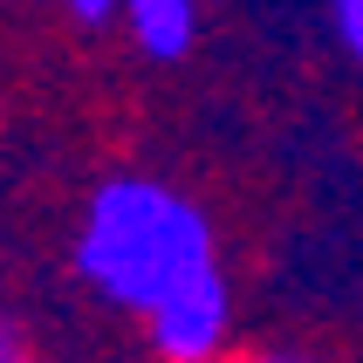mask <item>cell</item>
<instances>
[{
	"mask_svg": "<svg viewBox=\"0 0 363 363\" xmlns=\"http://www.w3.org/2000/svg\"><path fill=\"white\" fill-rule=\"evenodd\" d=\"M0 363H21V343L7 336V329H0Z\"/></svg>",
	"mask_w": 363,
	"mask_h": 363,
	"instance_id": "obj_7",
	"label": "cell"
},
{
	"mask_svg": "<svg viewBox=\"0 0 363 363\" xmlns=\"http://www.w3.org/2000/svg\"><path fill=\"white\" fill-rule=\"evenodd\" d=\"M82 28H103V21H117V0H62Z\"/></svg>",
	"mask_w": 363,
	"mask_h": 363,
	"instance_id": "obj_5",
	"label": "cell"
},
{
	"mask_svg": "<svg viewBox=\"0 0 363 363\" xmlns=\"http://www.w3.org/2000/svg\"><path fill=\"white\" fill-rule=\"evenodd\" d=\"M144 329H151L158 363H220L226 329H233V295H226V274H206L199 288H185L179 302H164Z\"/></svg>",
	"mask_w": 363,
	"mask_h": 363,
	"instance_id": "obj_2",
	"label": "cell"
},
{
	"mask_svg": "<svg viewBox=\"0 0 363 363\" xmlns=\"http://www.w3.org/2000/svg\"><path fill=\"white\" fill-rule=\"evenodd\" d=\"M329 21H336V41L363 62V0H329Z\"/></svg>",
	"mask_w": 363,
	"mask_h": 363,
	"instance_id": "obj_4",
	"label": "cell"
},
{
	"mask_svg": "<svg viewBox=\"0 0 363 363\" xmlns=\"http://www.w3.org/2000/svg\"><path fill=\"white\" fill-rule=\"evenodd\" d=\"M220 363H308V357H281V350H254V357H220Z\"/></svg>",
	"mask_w": 363,
	"mask_h": 363,
	"instance_id": "obj_6",
	"label": "cell"
},
{
	"mask_svg": "<svg viewBox=\"0 0 363 363\" xmlns=\"http://www.w3.org/2000/svg\"><path fill=\"white\" fill-rule=\"evenodd\" d=\"M76 274L123 315H158L185 288L220 274V240L199 199L164 179H103L76 226Z\"/></svg>",
	"mask_w": 363,
	"mask_h": 363,
	"instance_id": "obj_1",
	"label": "cell"
},
{
	"mask_svg": "<svg viewBox=\"0 0 363 363\" xmlns=\"http://www.w3.org/2000/svg\"><path fill=\"white\" fill-rule=\"evenodd\" d=\"M117 21L130 28L138 55L151 62H179L199 35V0H117Z\"/></svg>",
	"mask_w": 363,
	"mask_h": 363,
	"instance_id": "obj_3",
	"label": "cell"
}]
</instances>
